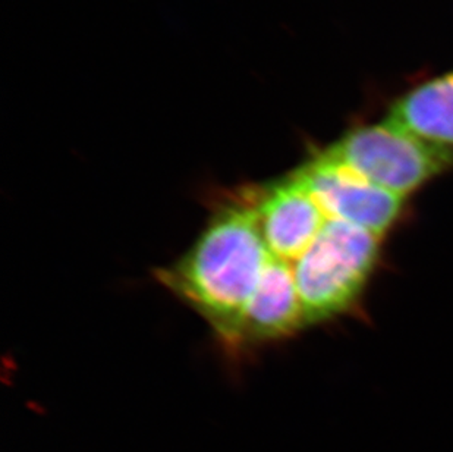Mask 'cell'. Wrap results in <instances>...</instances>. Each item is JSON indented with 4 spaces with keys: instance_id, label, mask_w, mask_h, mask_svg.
Listing matches in <instances>:
<instances>
[{
    "instance_id": "6da1fadb",
    "label": "cell",
    "mask_w": 453,
    "mask_h": 452,
    "mask_svg": "<svg viewBox=\"0 0 453 452\" xmlns=\"http://www.w3.org/2000/svg\"><path fill=\"white\" fill-rule=\"evenodd\" d=\"M270 259L251 196L245 192L242 200L223 206L188 254L158 277L235 348Z\"/></svg>"
},
{
    "instance_id": "7a4b0ae2",
    "label": "cell",
    "mask_w": 453,
    "mask_h": 452,
    "mask_svg": "<svg viewBox=\"0 0 453 452\" xmlns=\"http://www.w3.org/2000/svg\"><path fill=\"white\" fill-rule=\"evenodd\" d=\"M380 237L338 219L326 221L292 265L305 323L347 310L376 265Z\"/></svg>"
},
{
    "instance_id": "3957f363",
    "label": "cell",
    "mask_w": 453,
    "mask_h": 452,
    "mask_svg": "<svg viewBox=\"0 0 453 452\" xmlns=\"http://www.w3.org/2000/svg\"><path fill=\"white\" fill-rule=\"evenodd\" d=\"M323 153L364 180L403 199L453 168L445 154L386 118L377 124L352 129Z\"/></svg>"
},
{
    "instance_id": "277c9868",
    "label": "cell",
    "mask_w": 453,
    "mask_h": 452,
    "mask_svg": "<svg viewBox=\"0 0 453 452\" xmlns=\"http://www.w3.org/2000/svg\"><path fill=\"white\" fill-rule=\"evenodd\" d=\"M296 172L327 218L352 223L380 238L403 210L405 199L364 180L323 152Z\"/></svg>"
},
{
    "instance_id": "5b68a950",
    "label": "cell",
    "mask_w": 453,
    "mask_h": 452,
    "mask_svg": "<svg viewBox=\"0 0 453 452\" xmlns=\"http://www.w3.org/2000/svg\"><path fill=\"white\" fill-rule=\"evenodd\" d=\"M250 196L270 254L294 265L327 221L320 205L296 171Z\"/></svg>"
},
{
    "instance_id": "8992f818",
    "label": "cell",
    "mask_w": 453,
    "mask_h": 452,
    "mask_svg": "<svg viewBox=\"0 0 453 452\" xmlns=\"http://www.w3.org/2000/svg\"><path fill=\"white\" fill-rule=\"evenodd\" d=\"M305 323L292 266L272 256L241 326L240 347L296 332Z\"/></svg>"
},
{
    "instance_id": "52a82bcc",
    "label": "cell",
    "mask_w": 453,
    "mask_h": 452,
    "mask_svg": "<svg viewBox=\"0 0 453 452\" xmlns=\"http://www.w3.org/2000/svg\"><path fill=\"white\" fill-rule=\"evenodd\" d=\"M386 120L453 162V69L399 96Z\"/></svg>"
}]
</instances>
